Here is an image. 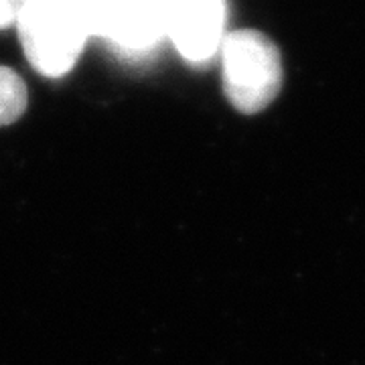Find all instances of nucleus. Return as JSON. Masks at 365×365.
Wrapping results in <instances>:
<instances>
[{"label": "nucleus", "mask_w": 365, "mask_h": 365, "mask_svg": "<svg viewBox=\"0 0 365 365\" xmlns=\"http://www.w3.org/2000/svg\"><path fill=\"white\" fill-rule=\"evenodd\" d=\"M223 91L242 114H258L272 104L282 88L278 47L260 31L242 29L222 41Z\"/></svg>", "instance_id": "obj_1"}, {"label": "nucleus", "mask_w": 365, "mask_h": 365, "mask_svg": "<svg viewBox=\"0 0 365 365\" xmlns=\"http://www.w3.org/2000/svg\"><path fill=\"white\" fill-rule=\"evenodd\" d=\"M26 61L45 78H63L90 39V33L57 0H29L16 21Z\"/></svg>", "instance_id": "obj_2"}, {"label": "nucleus", "mask_w": 365, "mask_h": 365, "mask_svg": "<svg viewBox=\"0 0 365 365\" xmlns=\"http://www.w3.org/2000/svg\"><path fill=\"white\" fill-rule=\"evenodd\" d=\"M165 35L182 59L207 63L217 53L225 26V0H160Z\"/></svg>", "instance_id": "obj_3"}, {"label": "nucleus", "mask_w": 365, "mask_h": 365, "mask_svg": "<svg viewBox=\"0 0 365 365\" xmlns=\"http://www.w3.org/2000/svg\"><path fill=\"white\" fill-rule=\"evenodd\" d=\"M165 35L160 0H104L102 37L128 55L153 51Z\"/></svg>", "instance_id": "obj_4"}, {"label": "nucleus", "mask_w": 365, "mask_h": 365, "mask_svg": "<svg viewBox=\"0 0 365 365\" xmlns=\"http://www.w3.org/2000/svg\"><path fill=\"white\" fill-rule=\"evenodd\" d=\"M26 86L23 78L11 69L0 66V126L14 124L26 110Z\"/></svg>", "instance_id": "obj_5"}, {"label": "nucleus", "mask_w": 365, "mask_h": 365, "mask_svg": "<svg viewBox=\"0 0 365 365\" xmlns=\"http://www.w3.org/2000/svg\"><path fill=\"white\" fill-rule=\"evenodd\" d=\"M90 37H102L104 29V0H57Z\"/></svg>", "instance_id": "obj_6"}, {"label": "nucleus", "mask_w": 365, "mask_h": 365, "mask_svg": "<svg viewBox=\"0 0 365 365\" xmlns=\"http://www.w3.org/2000/svg\"><path fill=\"white\" fill-rule=\"evenodd\" d=\"M26 4H29V0H0V29L16 25Z\"/></svg>", "instance_id": "obj_7"}]
</instances>
